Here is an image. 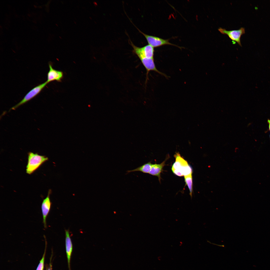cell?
I'll use <instances>...</instances> for the list:
<instances>
[{"instance_id": "obj_6", "label": "cell", "mask_w": 270, "mask_h": 270, "mask_svg": "<svg viewBox=\"0 0 270 270\" xmlns=\"http://www.w3.org/2000/svg\"><path fill=\"white\" fill-rule=\"evenodd\" d=\"M218 30L222 34L227 35L232 40L233 44H234L236 42L240 46H242L240 42V38L242 35L245 33L244 28L241 27L238 30H227L224 28L220 27L218 29Z\"/></svg>"}, {"instance_id": "obj_11", "label": "cell", "mask_w": 270, "mask_h": 270, "mask_svg": "<svg viewBox=\"0 0 270 270\" xmlns=\"http://www.w3.org/2000/svg\"><path fill=\"white\" fill-rule=\"evenodd\" d=\"M166 160V159L162 162L160 164H152L149 174L151 175L158 176L159 180H160V174L163 167L165 165V163Z\"/></svg>"}, {"instance_id": "obj_2", "label": "cell", "mask_w": 270, "mask_h": 270, "mask_svg": "<svg viewBox=\"0 0 270 270\" xmlns=\"http://www.w3.org/2000/svg\"><path fill=\"white\" fill-rule=\"evenodd\" d=\"M28 155L26 172L28 174L32 173L48 159L45 156L40 155L32 152H28Z\"/></svg>"}, {"instance_id": "obj_7", "label": "cell", "mask_w": 270, "mask_h": 270, "mask_svg": "<svg viewBox=\"0 0 270 270\" xmlns=\"http://www.w3.org/2000/svg\"><path fill=\"white\" fill-rule=\"evenodd\" d=\"M51 190H49L46 197L43 200L41 205V210L42 215L43 222L44 228H47L46 219L50 210L51 202L50 198V195Z\"/></svg>"}, {"instance_id": "obj_13", "label": "cell", "mask_w": 270, "mask_h": 270, "mask_svg": "<svg viewBox=\"0 0 270 270\" xmlns=\"http://www.w3.org/2000/svg\"><path fill=\"white\" fill-rule=\"evenodd\" d=\"M192 174L184 176L186 184L188 188L190 191V195L191 198L192 197Z\"/></svg>"}, {"instance_id": "obj_3", "label": "cell", "mask_w": 270, "mask_h": 270, "mask_svg": "<svg viewBox=\"0 0 270 270\" xmlns=\"http://www.w3.org/2000/svg\"><path fill=\"white\" fill-rule=\"evenodd\" d=\"M48 84L46 81L33 88L26 94L20 102L12 108L10 110H15L34 97L40 92Z\"/></svg>"}, {"instance_id": "obj_12", "label": "cell", "mask_w": 270, "mask_h": 270, "mask_svg": "<svg viewBox=\"0 0 270 270\" xmlns=\"http://www.w3.org/2000/svg\"><path fill=\"white\" fill-rule=\"evenodd\" d=\"M152 165V164L150 162L134 170H128L127 172L128 173L135 171H140L144 173H149Z\"/></svg>"}, {"instance_id": "obj_5", "label": "cell", "mask_w": 270, "mask_h": 270, "mask_svg": "<svg viewBox=\"0 0 270 270\" xmlns=\"http://www.w3.org/2000/svg\"><path fill=\"white\" fill-rule=\"evenodd\" d=\"M136 28L145 36L149 44L154 48L159 47L165 45L175 46L180 48H182L170 42L168 39H164L158 37L147 34L142 32L137 28Z\"/></svg>"}, {"instance_id": "obj_1", "label": "cell", "mask_w": 270, "mask_h": 270, "mask_svg": "<svg viewBox=\"0 0 270 270\" xmlns=\"http://www.w3.org/2000/svg\"><path fill=\"white\" fill-rule=\"evenodd\" d=\"M176 159L172 170L174 174L178 176H186L192 174V169L187 161L182 158L180 154L174 155Z\"/></svg>"}, {"instance_id": "obj_10", "label": "cell", "mask_w": 270, "mask_h": 270, "mask_svg": "<svg viewBox=\"0 0 270 270\" xmlns=\"http://www.w3.org/2000/svg\"><path fill=\"white\" fill-rule=\"evenodd\" d=\"M65 247L67 258L68 267L69 270H71L70 268V260L73 250V245L69 231L68 230H65Z\"/></svg>"}, {"instance_id": "obj_9", "label": "cell", "mask_w": 270, "mask_h": 270, "mask_svg": "<svg viewBox=\"0 0 270 270\" xmlns=\"http://www.w3.org/2000/svg\"><path fill=\"white\" fill-rule=\"evenodd\" d=\"M48 65L49 69L47 74V82L48 83L54 81L61 82L63 78V72L61 71L54 69L50 62L49 63Z\"/></svg>"}, {"instance_id": "obj_8", "label": "cell", "mask_w": 270, "mask_h": 270, "mask_svg": "<svg viewBox=\"0 0 270 270\" xmlns=\"http://www.w3.org/2000/svg\"><path fill=\"white\" fill-rule=\"evenodd\" d=\"M138 57L146 69L147 72L146 78L148 73L150 71H155L166 77H168L166 74L160 72L157 69L154 62V58H148L141 56Z\"/></svg>"}, {"instance_id": "obj_4", "label": "cell", "mask_w": 270, "mask_h": 270, "mask_svg": "<svg viewBox=\"0 0 270 270\" xmlns=\"http://www.w3.org/2000/svg\"><path fill=\"white\" fill-rule=\"evenodd\" d=\"M130 44L133 48V52L138 56H141L148 58H154V48L149 44L142 47L135 46L130 41Z\"/></svg>"}, {"instance_id": "obj_14", "label": "cell", "mask_w": 270, "mask_h": 270, "mask_svg": "<svg viewBox=\"0 0 270 270\" xmlns=\"http://www.w3.org/2000/svg\"><path fill=\"white\" fill-rule=\"evenodd\" d=\"M267 122H268V124L269 130L270 131V120H269V119H268V120Z\"/></svg>"}]
</instances>
